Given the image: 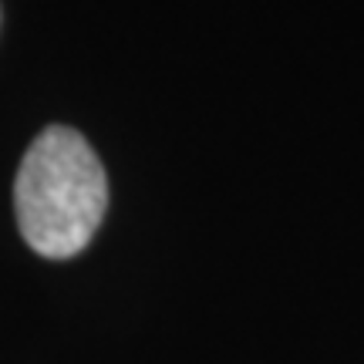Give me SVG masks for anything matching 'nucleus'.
I'll return each mask as SVG.
<instances>
[{
	"instance_id": "f257e3e1",
	"label": "nucleus",
	"mask_w": 364,
	"mask_h": 364,
	"mask_svg": "<svg viewBox=\"0 0 364 364\" xmlns=\"http://www.w3.org/2000/svg\"><path fill=\"white\" fill-rule=\"evenodd\" d=\"M14 209L41 257L68 260L88 247L108 209V176L81 132L51 125L34 139L17 169Z\"/></svg>"
}]
</instances>
